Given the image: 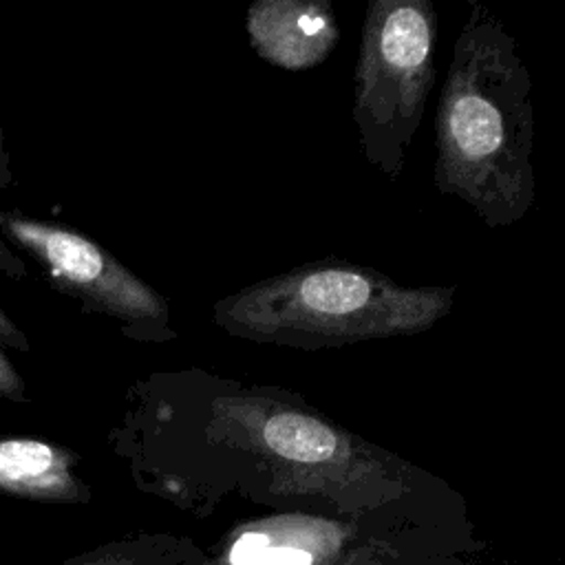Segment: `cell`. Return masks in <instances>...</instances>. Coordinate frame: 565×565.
<instances>
[{"instance_id": "10", "label": "cell", "mask_w": 565, "mask_h": 565, "mask_svg": "<svg viewBox=\"0 0 565 565\" xmlns=\"http://www.w3.org/2000/svg\"><path fill=\"white\" fill-rule=\"evenodd\" d=\"M0 397L13 399V402H24L26 399V386L13 364L0 353Z\"/></svg>"}, {"instance_id": "2", "label": "cell", "mask_w": 565, "mask_h": 565, "mask_svg": "<svg viewBox=\"0 0 565 565\" xmlns=\"http://www.w3.org/2000/svg\"><path fill=\"white\" fill-rule=\"evenodd\" d=\"M450 305V287H411L366 267L313 263L218 300L212 316L238 338L318 349L413 335Z\"/></svg>"}, {"instance_id": "12", "label": "cell", "mask_w": 565, "mask_h": 565, "mask_svg": "<svg viewBox=\"0 0 565 565\" xmlns=\"http://www.w3.org/2000/svg\"><path fill=\"white\" fill-rule=\"evenodd\" d=\"M9 181V166H7V154L2 150V143H0V188Z\"/></svg>"}, {"instance_id": "5", "label": "cell", "mask_w": 565, "mask_h": 565, "mask_svg": "<svg viewBox=\"0 0 565 565\" xmlns=\"http://www.w3.org/2000/svg\"><path fill=\"white\" fill-rule=\"evenodd\" d=\"M256 51L276 66L300 71L322 62L338 42L329 9L307 0H260L247 11Z\"/></svg>"}, {"instance_id": "6", "label": "cell", "mask_w": 565, "mask_h": 565, "mask_svg": "<svg viewBox=\"0 0 565 565\" xmlns=\"http://www.w3.org/2000/svg\"><path fill=\"white\" fill-rule=\"evenodd\" d=\"M221 415H232L249 422L265 450L294 463H324L335 459L344 439L338 428L322 422L320 417L291 406L269 404L260 397H238L218 402Z\"/></svg>"}, {"instance_id": "1", "label": "cell", "mask_w": 565, "mask_h": 565, "mask_svg": "<svg viewBox=\"0 0 565 565\" xmlns=\"http://www.w3.org/2000/svg\"><path fill=\"white\" fill-rule=\"evenodd\" d=\"M530 90L514 38L472 4L437 108L435 181L490 227L512 225L534 201Z\"/></svg>"}, {"instance_id": "11", "label": "cell", "mask_w": 565, "mask_h": 565, "mask_svg": "<svg viewBox=\"0 0 565 565\" xmlns=\"http://www.w3.org/2000/svg\"><path fill=\"white\" fill-rule=\"evenodd\" d=\"M313 558L309 552L298 547H267L260 554L258 565H311Z\"/></svg>"}, {"instance_id": "7", "label": "cell", "mask_w": 565, "mask_h": 565, "mask_svg": "<svg viewBox=\"0 0 565 565\" xmlns=\"http://www.w3.org/2000/svg\"><path fill=\"white\" fill-rule=\"evenodd\" d=\"M73 455L31 437H0V492L24 499H68L77 483Z\"/></svg>"}, {"instance_id": "9", "label": "cell", "mask_w": 565, "mask_h": 565, "mask_svg": "<svg viewBox=\"0 0 565 565\" xmlns=\"http://www.w3.org/2000/svg\"><path fill=\"white\" fill-rule=\"evenodd\" d=\"M267 547H269V539L265 534H258V532L243 534L230 552V565H258L260 554Z\"/></svg>"}, {"instance_id": "3", "label": "cell", "mask_w": 565, "mask_h": 565, "mask_svg": "<svg viewBox=\"0 0 565 565\" xmlns=\"http://www.w3.org/2000/svg\"><path fill=\"white\" fill-rule=\"evenodd\" d=\"M437 18L426 0H375L366 9L353 119L369 163L402 172L435 79Z\"/></svg>"}, {"instance_id": "4", "label": "cell", "mask_w": 565, "mask_h": 565, "mask_svg": "<svg viewBox=\"0 0 565 565\" xmlns=\"http://www.w3.org/2000/svg\"><path fill=\"white\" fill-rule=\"evenodd\" d=\"M2 234L31 254L57 287L86 307L126 322L139 338H170L163 296L90 238L55 223L0 210Z\"/></svg>"}, {"instance_id": "8", "label": "cell", "mask_w": 565, "mask_h": 565, "mask_svg": "<svg viewBox=\"0 0 565 565\" xmlns=\"http://www.w3.org/2000/svg\"><path fill=\"white\" fill-rule=\"evenodd\" d=\"M0 269L11 274L13 278H22L26 274V265L2 241H0ZM0 342L20 351H29L26 335L13 324V320L2 311V307H0Z\"/></svg>"}]
</instances>
